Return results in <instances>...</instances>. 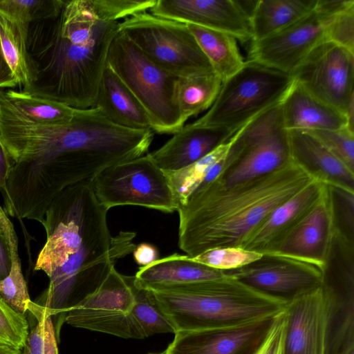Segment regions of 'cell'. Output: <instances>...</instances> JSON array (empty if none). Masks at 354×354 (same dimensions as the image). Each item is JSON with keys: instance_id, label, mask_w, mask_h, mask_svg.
I'll use <instances>...</instances> for the list:
<instances>
[{"instance_id": "obj_1", "label": "cell", "mask_w": 354, "mask_h": 354, "mask_svg": "<svg viewBox=\"0 0 354 354\" xmlns=\"http://www.w3.org/2000/svg\"><path fill=\"white\" fill-rule=\"evenodd\" d=\"M118 21L100 19L89 0H64L59 14L29 25L35 78L21 91L77 109L95 107Z\"/></svg>"}, {"instance_id": "obj_2", "label": "cell", "mask_w": 354, "mask_h": 354, "mask_svg": "<svg viewBox=\"0 0 354 354\" xmlns=\"http://www.w3.org/2000/svg\"><path fill=\"white\" fill-rule=\"evenodd\" d=\"M315 179L292 157L257 178L232 185L217 178L178 208V246L190 257L215 248L242 247L275 207Z\"/></svg>"}, {"instance_id": "obj_3", "label": "cell", "mask_w": 354, "mask_h": 354, "mask_svg": "<svg viewBox=\"0 0 354 354\" xmlns=\"http://www.w3.org/2000/svg\"><path fill=\"white\" fill-rule=\"evenodd\" d=\"M151 291L176 333L272 317L284 310L288 301L254 288L226 271L221 278Z\"/></svg>"}, {"instance_id": "obj_4", "label": "cell", "mask_w": 354, "mask_h": 354, "mask_svg": "<svg viewBox=\"0 0 354 354\" xmlns=\"http://www.w3.org/2000/svg\"><path fill=\"white\" fill-rule=\"evenodd\" d=\"M294 83L291 74L248 59L237 73L222 82L213 104L193 123L234 134L279 105Z\"/></svg>"}, {"instance_id": "obj_5", "label": "cell", "mask_w": 354, "mask_h": 354, "mask_svg": "<svg viewBox=\"0 0 354 354\" xmlns=\"http://www.w3.org/2000/svg\"><path fill=\"white\" fill-rule=\"evenodd\" d=\"M106 64L143 106L153 131L174 134L183 127L186 120L176 96L178 77L153 63L123 33L111 41Z\"/></svg>"}, {"instance_id": "obj_6", "label": "cell", "mask_w": 354, "mask_h": 354, "mask_svg": "<svg viewBox=\"0 0 354 354\" xmlns=\"http://www.w3.org/2000/svg\"><path fill=\"white\" fill-rule=\"evenodd\" d=\"M118 32L153 63L178 78L214 72L185 24L144 12L119 23Z\"/></svg>"}, {"instance_id": "obj_7", "label": "cell", "mask_w": 354, "mask_h": 354, "mask_svg": "<svg viewBox=\"0 0 354 354\" xmlns=\"http://www.w3.org/2000/svg\"><path fill=\"white\" fill-rule=\"evenodd\" d=\"M91 183L97 201L107 209L138 205L167 213L177 210L166 174L149 153L106 168Z\"/></svg>"}, {"instance_id": "obj_8", "label": "cell", "mask_w": 354, "mask_h": 354, "mask_svg": "<svg viewBox=\"0 0 354 354\" xmlns=\"http://www.w3.org/2000/svg\"><path fill=\"white\" fill-rule=\"evenodd\" d=\"M230 140L236 161L218 178L227 185L267 175L291 158L288 131L283 124L280 104L252 120Z\"/></svg>"}, {"instance_id": "obj_9", "label": "cell", "mask_w": 354, "mask_h": 354, "mask_svg": "<svg viewBox=\"0 0 354 354\" xmlns=\"http://www.w3.org/2000/svg\"><path fill=\"white\" fill-rule=\"evenodd\" d=\"M326 280L288 299L286 354H330L338 297Z\"/></svg>"}, {"instance_id": "obj_10", "label": "cell", "mask_w": 354, "mask_h": 354, "mask_svg": "<svg viewBox=\"0 0 354 354\" xmlns=\"http://www.w3.org/2000/svg\"><path fill=\"white\" fill-rule=\"evenodd\" d=\"M131 278L113 268L93 294L68 311L65 322L122 338H145L131 314L134 304Z\"/></svg>"}, {"instance_id": "obj_11", "label": "cell", "mask_w": 354, "mask_h": 354, "mask_svg": "<svg viewBox=\"0 0 354 354\" xmlns=\"http://www.w3.org/2000/svg\"><path fill=\"white\" fill-rule=\"evenodd\" d=\"M291 75L308 93L345 116L354 102V52L339 45L323 41Z\"/></svg>"}, {"instance_id": "obj_12", "label": "cell", "mask_w": 354, "mask_h": 354, "mask_svg": "<svg viewBox=\"0 0 354 354\" xmlns=\"http://www.w3.org/2000/svg\"><path fill=\"white\" fill-rule=\"evenodd\" d=\"M338 232L333 191L326 184L317 203L263 256L309 264L325 274Z\"/></svg>"}, {"instance_id": "obj_13", "label": "cell", "mask_w": 354, "mask_h": 354, "mask_svg": "<svg viewBox=\"0 0 354 354\" xmlns=\"http://www.w3.org/2000/svg\"><path fill=\"white\" fill-rule=\"evenodd\" d=\"M335 15L316 4L312 12L290 26L266 38L251 41L248 59L292 74L308 54L326 40L328 23Z\"/></svg>"}, {"instance_id": "obj_14", "label": "cell", "mask_w": 354, "mask_h": 354, "mask_svg": "<svg viewBox=\"0 0 354 354\" xmlns=\"http://www.w3.org/2000/svg\"><path fill=\"white\" fill-rule=\"evenodd\" d=\"M160 17L228 33L241 42L252 41L250 14L234 0H156L149 10Z\"/></svg>"}, {"instance_id": "obj_15", "label": "cell", "mask_w": 354, "mask_h": 354, "mask_svg": "<svg viewBox=\"0 0 354 354\" xmlns=\"http://www.w3.org/2000/svg\"><path fill=\"white\" fill-rule=\"evenodd\" d=\"M273 317L221 328L178 331L165 353L252 354Z\"/></svg>"}, {"instance_id": "obj_16", "label": "cell", "mask_w": 354, "mask_h": 354, "mask_svg": "<svg viewBox=\"0 0 354 354\" xmlns=\"http://www.w3.org/2000/svg\"><path fill=\"white\" fill-rule=\"evenodd\" d=\"M226 272L254 288L288 300L322 284L325 275L309 264L264 256L248 266Z\"/></svg>"}, {"instance_id": "obj_17", "label": "cell", "mask_w": 354, "mask_h": 354, "mask_svg": "<svg viewBox=\"0 0 354 354\" xmlns=\"http://www.w3.org/2000/svg\"><path fill=\"white\" fill-rule=\"evenodd\" d=\"M326 183L315 179L275 207L254 230L242 248L264 254L273 248L304 216L323 194Z\"/></svg>"}, {"instance_id": "obj_18", "label": "cell", "mask_w": 354, "mask_h": 354, "mask_svg": "<svg viewBox=\"0 0 354 354\" xmlns=\"http://www.w3.org/2000/svg\"><path fill=\"white\" fill-rule=\"evenodd\" d=\"M233 135L223 129L188 124L149 154L163 171H174L205 156Z\"/></svg>"}, {"instance_id": "obj_19", "label": "cell", "mask_w": 354, "mask_h": 354, "mask_svg": "<svg viewBox=\"0 0 354 354\" xmlns=\"http://www.w3.org/2000/svg\"><path fill=\"white\" fill-rule=\"evenodd\" d=\"M95 107L118 126L133 130H152L143 106L107 64L99 83Z\"/></svg>"}, {"instance_id": "obj_20", "label": "cell", "mask_w": 354, "mask_h": 354, "mask_svg": "<svg viewBox=\"0 0 354 354\" xmlns=\"http://www.w3.org/2000/svg\"><path fill=\"white\" fill-rule=\"evenodd\" d=\"M290 156L317 178L332 186L354 190V171L317 139L301 130L288 131Z\"/></svg>"}, {"instance_id": "obj_21", "label": "cell", "mask_w": 354, "mask_h": 354, "mask_svg": "<svg viewBox=\"0 0 354 354\" xmlns=\"http://www.w3.org/2000/svg\"><path fill=\"white\" fill-rule=\"evenodd\" d=\"M280 108L283 124L287 131L347 127L345 115L313 96L295 81Z\"/></svg>"}, {"instance_id": "obj_22", "label": "cell", "mask_w": 354, "mask_h": 354, "mask_svg": "<svg viewBox=\"0 0 354 354\" xmlns=\"http://www.w3.org/2000/svg\"><path fill=\"white\" fill-rule=\"evenodd\" d=\"M225 271L194 261L187 255L174 254L140 267L133 276L140 288L156 290L163 288L221 278Z\"/></svg>"}, {"instance_id": "obj_23", "label": "cell", "mask_w": 354, "mask_h": 354, "mask_svg": "<svg viewBox=\"0 0 354 354\" xmlns=\"http://www.w3.org/2000/svg\"><path fill=\"white\" fill-rule=\"evenodd\" d=\"M79 109L24 91L0 89V118L32 125H62L71 122Z\"/></svg>"}, {"instance_id": "obj_24", "label": "cell", "mask_w": 354, "mask_h": 354, "mask_svg": "<svg viewBox=\"0 0 354 354\" xmlns=\"http://www.w3.org/2000/svg\"><path fill=\"white\" fill-rule=\"evenodd\" d=\"M317 0H258L250 15L252 41L270 36L312 12Z\"/></svg>"}, {"instance_id": "obj_25", "label": "cell", "mask_w": 354, "mask_h": 354, "mask_svg": "<svg viewBox=\"0 0 354 354\" xmlns=\"http://www.w3.org/2000/svg\"><path fill=\"white\" fill-rule=\"evenodd\" d=\"M185 24L222 82L244 66L234 36L198 25Z\"/></svg>"}, {"instance_id": "obj_26", "label": "cell", "mask_w": 354, "mask_h": 354, "mask_svg": "<svg viewBox=\"0 0 354 354\" xmlns=\"http://www.w3.org/2000/svg\"><path fill=\"white\" fill-rule=\"evenodd\" d=\"M26 24L0 10V42L3 56L24 91L35 80V72L28 55Z\"/></svg>"}, {"instance_id": "obj_27", "label": "cell", "mask_w": 354, "mask_h": 354, "mask_svg": "<svg viewBox=\"0 0 354 354\" xmlns=\"http://www.w3.org/2000/svg\"><path fill=\"white\" fill-rule=\"evenodd\" d=\"M0 237L10 263L8 275L0 280V297L14 310L25 313L31 302L18 253V240L14 225L0 205Z\"/></svg>"}, {"instance_id": "obj_28", "label": "cell", "mask_w": 354, "mask_h": 354, "mask_svg": "<svg viewBox=\"0 0 354 354\" xmlns=\"http://www.w3.org/2000/svg\"><path fill=\"white\" fill-rule=\"evenodd\" d=\"M222 81L214 72L177 80L176 96L180 113L187 121L209 109L215 101Z\"/></svg>"}, {"instance_id": "obj_29", "label": "cell", "mask_w": 354, "mask_h": 354, "mask_svg": "<svg viewBox=\"0 0 354 354\" xmlns=\"http://www.w3.org/2000/svg\"><path fill=\"white\" fill-rule=\"evenodd\" d=\"M230 139L186 167L165 171L177 209L202 185L211 169L227 156L231 145Z\"/></svg>"}, {"instance_id": "obj_30", "label": "cell", "mask_w": 354, "mask_h": 354, "mask_svg": "<svg viewBox=\"0 0 354 354\" xmlns=\"http://www.w3.org/2000/svg\"><path fill=\"white\" fill-rule=\"evenodd\" d=\"M131 278V288L134 304L131 314L136 320L145 337L158 333H175V330L161 310L151 290L137 287Z\"/></svg>"}, {"instance_id": "obj_31", "label": "cell", "mask_w": 354, "mask_h": 354, "mask_svg": "<svg viewBox=\"0 0 354 354\" xmlns=\"http://www.w3.org/2000/svg\"><path fill=\"white\" fill-rule=\"evenodd\" d=\"M28 312L37 321L29 330L22 354H58L59 337L50 314L32 301Z\"/></svg>"}, {"instance_id": "obj_32", "label": "cell", "mask_w": 354, "mask_h": 354, "mask_svg": "<svg viewBox=\"0 0 354 354\" xmlns=\"http://www.w3.org/2000/svg\"><path fill=\"white\" fill-rule=\"evenodd\" d=\"M64 3V0H0V10L30 24L57 17Z\"/></svg>"}, {"instance_id": "obj_33", "label": "cell", "mask_w": 354, "mask_h": 354, "mask_svg": "<svg viewBox=\"0 0 354 354\" xmlns=\"http://www.w3.org/2000/svg\"><path fill=\"white\" fill-rule=\"evenodd\" d=\"M263 257V254L258 252L242 247L229 246L209 249L191 258L206 266L229 271L248 266L260 260Z\"/></svg>"}, {"instance_id": "obj_34", "label": "cell", "mask_w": 354, "mask_h": 354, "mask_svg": "<svg viewBox=\"0 0 354 354\" xmlns=\"http://www.w3.org/2000/svg\"><path fill=\"white\" fill-rule=\"evenodd\" d=\"M28 333L26 315L14 310L0 297V344L21 351Z\"/></svg>"}, {"instance_id": "obj_35", "label": "cell", "mask_w": 354, "mask_h": 354, "mask_svg": "<svg viewBox=\"0 0 354 354\" xmlns=\"http://www.w3.org/2000/svg\"><path fill=\"white\" fill-rule=\"evenodd\" d=\"M317 139L329 151L354 171V132L339 129L304 131Z\"/></svg>"}, {"instance_id": "obj_36", "label": "cell", "mask_w": 354, "mask_h": 354, "mask_svg": "<svg viewBox=\"0 0 354 354\" xmlns=\"http://www.w3.org/2000/svg\"><path fill=\"white\" fill-rule=\"evenodd\" d=\"M94 13L100 19L117 21L150 10L156 0H89Z\"/></svg>"}, {"instance_id": "obj_37", "label": "cell", "mask_w": 354, "mask_h": 354, "mask_svg": "<svg viewBox=\"0 0 354 354\" xmlns=\"http://www.w3.org/2000/svg\"><path fill=\"white\" fill-rule=\"evenodd\" d=\"M326 41L354 52V4L330 19L326 30Z\"/></svg>"}, {"instance_id": "obj_38", "label": "cell", "mask_w": 354, "mask_h": 354, "mask_svg": "<svg viewBox=\"0 0 354 354\" xmlns=\"http://www.w3.org/2000/svg\"><path fill=\"white\" fill-rule=\"evenodd\" d=\"M287 316L286 308L275 315L264 337L252 354H286Z\"/></svg>"}, {"instance_id": "obj_39", "label": "cell", "mask_w": 354, "mask_h": 354, "mask_svg": "<svg viewBox=\"0 0 354 354\" xmlns=\"http://www.w3.org/2000/svg\"><path fill=\"white\" fill-rule=\"evenodd\" d=\"M13 166L0 139V189H1L5 203H6V211L9 212L10 214H11V212L13 210V207L7 187V181Z\"/></svg>"}, {"instance_id": "obj_40", "label": "cell", "mask_w": 354, "mask_h": 354, "mask_svg": "<svg viewBox=\"0 0 354 354\" xmlns=\"http://www.w3.org/2000/svg\"><path fill=\"white\" fill-rule=\"evenodd\" d=\"M133 258L140 267L146 266L158 259V252L155 246L147 243H142L136 246Z\"/></svg>"}, {"instance_id": "obj_41", "label": "cell", "mask_w": 354, "mask_h": 354, "mask_svg": "<svg viewBox=\"0 0 354 354\" xmlns=\"http://www.w3.org/2000/svg\"><path fill=\"white\" fill-rule=\"evenodd\" d=\"M17 85L18 80L5 59L0 42V89L14 88Z\"/></svg>"}, {"instance_id": "obj_42", "label": "cell", "mask_w": 354, "mask_h": 354, "mask_svg": "<svg viewBox=\"0 0 354 354\" xmlns=\"http://www.w3.org/2000/svg\"><path fill=\"white\" fill-rule=\"evenodd\" d=\"M10 270V263L6 248L0 237V280L6 277Z\"/></svg>"}, {"instance_id": "obj_43", "label": "cell", "mask_w": 354, "mask_h": 354, "mask_svg": "<svg viewBox=\"0 0 354 354\" xmlns=\"http://www.w3.org/2000/svg\"><path fill=\"white\" fill-rule=\"evenodd\" d=\"M0 354H22L21 351L0 344Z\"/></svg>"}, {"instance_id": "obj_44", "label": "cell", "mask_w": 354, "mask_h": 354, "mask_svg": "<svg viewBox=\"0 0 354 354\" xmlns=\"http://www.w3.org/2000/svg\"><path fill=\"white\" fill-rule=\"evenodd\" d=\"M335 354H354V342L345 346Z\"/></svg>"}, {"instance_id": "obj_45", "label": "cell", "mask_w": 354, "mask_h": 354, "mask_svg": "<svg viewBox=\"0 0 354 354\" xmlns=\"http://www.w3.org/2000/svg\"><path fill=\"white\" fill-rule=\"evenodd\" d=\"M151 354H157V353H151ZM158 354H165V352L162 353H158Z\"/></svg>"}]
</instances>
